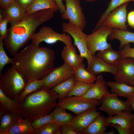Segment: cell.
<instances>
[{
	"label": "cell",
	"mask_w": 134,
	"mask_h": 134,
	"mask_svg": "<svg viewBox=\"0 0 134 134\" xmlns=\"http://www.w3.org/2000/svg\"><path fill=\"white\" fill-rule=\"evenodd\" d=\"M133 114L131 111L124 110L116 115L109 116L106 118V124H118L127 129L132 128Z\"/></svg>",
	"instance_id": "cell-20"
},
{
	"label": "cell",
	"mask_w": 134,
	"mask_h": 134,
	"mask_svg": "<svg viewBox=\"0 0 134 134\" xmlns=\"http://www.w3.org/2000/svg\"><path fill=\"white\" fill-rule=\"evenodd\" d=\"M118 96L113 93L104 95L101 99L100 105L97 109L106 112L110 116L116 115L124 110L132 111L128 102L120 100Z\"/></svg>",
	"instance_id": "cell-10"
},
{
	"label": "cell",
	"mask_w": 134,
	"mask_h": 134,
	"mask_svg": "<svg viewBox=\"0 0 134 134\" xmlns=\"http://www.w3.org/2000/svg\"><path fill=\"white\" fill-rule=\"evenodd\" d=\"M58 8L60 13L62 14L66 9V5L63 3V1L65 0H54Z\"/></svg>",
	"instance_id": "cell-43"
},
{
	"label": "cell",
	"mask_w": 134,
	"mask_h": 134,
	"mask_svg": "<svg viewBox=\"0 0 134 134\" xmlns=\"http://www.w3.org/2000/svg\"><path fill=\"white\" fill-rule=\"evenodd\" d=\"M61 55L64 63L74 69L83 63L84 59L83 57L76 54V48L72 44L65 46Z\"/></svg>",
	"instance_id": "cell-18"
},
{
	"label": "cell",
	"mask_w": 134,
	"mask_h": 134,
	"mask_svg": "<svg viewBox=\"0 0 134 134\" xmlns=\"http://www.w3.org/2000/svg\"><path fill=\"white\" fill-rule=\"evenodd\" d=\"M60 127L54 122H51L39 129L35 130L33 134H56Z\"/></svg>",
	"instance_id": "cell-34"
},
{
	"label": "cell",
	"mask_w": 134,
	"mask_h": 134,
	"mask_svg": "<svg viewBox=\"0 0 134 134\" xmlns=\"http://www.w3.org/2000/svg\"><path fill=\"white\" fill-rule=\"evenodd\" d=\"M126 100L129 103L132 111H134V94Z\"/></svg>",
	"instance_id": "cell-45"
},
{
	"label": "cell",
	"mask_w": 134,
	"mask_h": 134,
	"mask_svg": "<svg viewBox=\"0 0 134 134\" xmlns=\"http://www.w3.org/2000/svg\"><path fill=\"white\" fill-rule=\"evenodd\" d=\"M128 4V3L123 4L111 11L107 16L102 25L121 30H127L126 22Z\"/></svg>",
	"instance_id": "cell-12"
},
{
	"label": "cell",
	"mask_w": 134,
	"mask_h": 134,
	"mask_svg": "<svg viewBox=\"0 0 134 134\" xmlns=\"http://www.w3.org/2000/svg\"><path fill=\"white\" fill-rule=\"evenodd\" d=\"M119 52L123 59L127 58L134 59V48L131 47L129 44L126 45Z\"/></svg>",
	"instance_id": "cell-37"
},
{
	"label": "cell",
	"mask_w": 134,
	"mask_h": 134,
	"mask_svg": "<svg viewBox=\"0 0 134 134\" xmlns=\"http://www.w3.org/2000/svg\"><path fill=\"white\" fill-rule=\"evenodd\" d=\"M133 86H134V81L133 83Z\"/></svg>",
	"instance_id": "cell-49"
},
{
	"label": "cell",
	"mask_w": 134,
	"mask_h": 134,
	"mask_svg": "<svg viewBox=\"0 0 134 134\" xmlns=\"http://www.w3.org/2000/svg\"><path fill=\"white\" fill-rule=\"evenodd\" d=\"M130 1L134 2V0H110L107 7L100 16L92 32L95 31L100 27L107 16L111 11L122 4Z\"/></svg>",
	"instance_id": "cell-29"
},
{
	"label": "cell",
	"mask_w": 134,
	"mask_h": 134,
	"mask_svg": "<svg viewBox=\"0 0 134 134\" xmlns=\"http://www.w3.org/2000/svg\"><path fill=\"white\" fill-rule=\"evenodd\" d=\"M106 123V118L101 114L83 131L82 134H104L107 127Z\"/></svg>",
	"instance_id": "cell-21"
},
{
	"label": "cell",
	"mask_w": 134,
	"mask_h": 134,
	"mask_svg": "<svg viewBox=\"0 0 134 134\" xmlns=\"http://www.w3.org/2000/svg\"><path fill=\"white\" fill-rule=\"evenodd\" d=\"M112 127L116 129L119 134H134V129L133 128L127 129L117 124H110L107 126Z\"/></svg>",
	"instance_id": "cell-39"
},
{
	"label": "cell",
	"mask_w": 134,
	"mask_h": 134,
	"mask_svg": "<svg viewBox=\"0 0 134 134\" xmlns=\"http://www.w3.org/2000/svg\"><path fill=\"white\" fill-rule=\"evenodd\" d=\"M127 18L128 25L131 28H134V10L128 13Z\"/></svg>",
	"instance_id": "cell-42"
},
{
	"label": "cell",
	"mask_w": 134,
	"mask_h": 134,
	"mask_svg": "<svg viewBox=\"0 0 134 134\" xmlns=\"http://www.w3.org/2000/svg\"><path fill=\"white\" fill-rule=\"evenodd\" d=\"M44 86V79H32L28 81L26 86L22 93L16 99L18 103L27 95Z\"/></svg>",
	"instance_id": "cell-30"
},
{
	"label": "cell",
	"mask_w": 134,
	"mask_h": 134,
	"mask_svg": "<svg viewBox=\"0 0 134 134\" xmlns=\"http://www.w3.org/2000/svg\"><path fill=\"white\" fill-rule=\"evenodd\" d=\"M112 28L102 25L92 33L86 35L87 48L90 54L93 57L96 56V52L102 51L111 47L107 42V39L111 33Z\"/></svg>",
	"instance_id": "cell-6"
},
{
	"label": "cell",
	"mask_w": 134,
	"mask_h": 134,
	"mask_svg": "<svg viewBox=\"0 0 134 134\" xmlns=\"http://www.w3.org/2000/svg\"><path fill=\"white\" fill-rule=\"evenodd\" d=\"M85 66L83 63L74 68V77L75 81L93 84L95 81L97 77L85 68Z\"/></svg>",
	"instance_id": "cell-28"
},
{
	"label": "cell",
	"mask_w": 134,
	"mask_h": 134,
	"mask_svg": "<svg viewBox=\"0 0 134 134\" xmlns=\"http://www.w3.org/2000/svg\"><path fill=\"white\" fill-rule=\"evenodd\" d=\"M74 69L65 63L54 69L43 79L44 86L51 89L74 76Z\"/></svg>",
	"instance_id": "cell-11"
},
{
	"label": "cell",
	"mask_w": 134,
	"mask_h": 134,
	"mask_svg": "<svg viewBox=\"0 0 134 134\" xmlns=\"http://www.w3.org/2000/svg\"><path fill=\"white\" fill-rule=\"evenodd\" d=\"M34 130L31 122L22 117L5 134H33Z\"/></svg>",
	"instance_id": "cell-23"
},
{
	"label": "cell",
	"mask_w": 134,
	"mask_h": 134,
	"mask_svg": "<svg viewBox=\"0 0 134 134\" xmlns=\"http://www.w3.org/2000/svg\"><path fill=\"white\" fill-rule=\"evenodd\" d=\"M13 56L12 66L16 68L27 81L43 79L54 68V51L32 42Z\"/></svg>",
	"instance_id": "cell-1"
},
{
	"label": "cell",
	"mask_w": 134,
	"mask_h": 134,
	"mask_svg": "<svg viewBox=\"0 0 134 134\" xmlns=\"http://www.w3.org/2000/svg\"><path fill=\"white\" fill-rule=\"evenodd\" d=\"M85 0L89 2H91L94 1H95L96 0Z\"/></svg>",
	"instance_id": "cell-48"
},
{
	"label": "cell",
	"mask_w": 134,
	"mask_h": 134,
	"mask_svg": "<svg viewBox=\"0 0 134 134\" xmlns=\"http://www.w3.org/2000/svg\"><path fill=\"white\" fill-rule=\"evenodd\" d=\"M32 42L39 45L41 42L44 41L49 44L54 43L58 41L64 43L67 46L72 44L71 37L66 33L60 34L55 32L50 27L43 26L39 31L35 33L32 38Z\"/></svg>",
	"instance_id": "cell-8"
},
{
	"label": "cell",
	"mask_w": 134,
	"mask_h": 134,
	"mask_svg": "<svg viewBox=\"0 0 134 134\" xmlns=\"http://www.w3.org/2000/svg\"><path fill=\"white\" fill-rule=\"evenodd\" d=\"M107 86L110 89L111 93L118 96L127 98H130L134 94V86L126 83L116 81H108L106 82Z\"/></svg>",
	"instance_id": "cell-19"
},
{
	"label": "cell",
	"mask_w": 134,
	"mask_h": 134,
	"mask_svg": "<svg viewBox=\"0 0 134 134\" xmlns=\"http://www.w3.org/2000/svg\"><path fill=\"white\" fill-rule=\"evenodd\" d=\"M2 40L0 39V74L4 67L6 64L13 63V58L9 57L6 54L4 50Z\"/></svg>",
	"instance_id": "cell-36"
},
{
	"label": "cell",
	"mask_w": 134,
	"mask_h": 134,
	"mask_svg": "<svg viewBox=\"0 0 134 134\" xmlns=\"http://www.w3.org/2000/svg\"><path fill=\"white\" fill-rule=\"evenodd\" d=\"M108 38L111 40H118L120 43L119 47L121 49L127 44L134 43V33L113 28Z\"/></svg>",
	"instance_id": "cell-22"
},
{
	"label": "cell",
	"mask_w": 134,
	"mask_h": 134,
	"mask_svg": "<svg viewBox=\"0 0 134 134\" xmlns=\"http://www.w3.org/2000/svg\"><path fill=\"white\" fill-rule=\"evenodd\" d=\"M48 9H53L55 12L59 10L54 0H35L31 6L27 10V15Z\"/></svg>",
	"instance_id": "cell-27"
},
{
	"label": "cell",
	"mask_w": 134,
	"mask_h": 134,
	"mask_svg": "<svg viewBox=\"0 0 134 134\" xmlns=\"http://www.w3.org/2000/svg\"><path fill=\"white\" fill-rule=\"evenodd\" d=\"M62 134H79L69 125L61 126Z\"/></svg>",
	"instance_id": "cell-41"
},
{
	"label": "cell",
	"mask_w": 134,
	"mask_h": 134,
	"mask_svg": "<svg viewBox=\"0 0 134 134\" xmlns=\"http://www.w3.org/2000/svg\"><path fill=\"white\" fill-rule=\"evenodd\" d=\"M22 7L27 10L33 4L35 0H15Z\"/></svg>",
	"instance_id": "cell-40"
},
{
	"label": "cell",
	"mask_w": 134,
	"mask_h": 134,
	"mask_svg": "<svg viewBox=\"0 0 134 134\" xmlns=\"http://www.w3.org/2000/svg\"><path fill=\"white\" fill-rule=\"evenodd\" d=\"M14 0H0V7L3 9L9 3Z\"/></svg>",
	"instance_id": "cell-44"
},
{
	"label": "cell",
	"mask_w": 134,
	"mask_h": 134,
	"mask_svg": "<svg viewBox=\"0 0 134 134\" xmlns=\"http://www.w3.org/2000/svg\"><path fill=\"white\" fill-rule=\"evenodd\" d=\"M66 110L58 105L55 107L52 111L53 122L61 126L69 125L75 116L67 112Z\"/></svg>",
	"instance_id": "cell-26"
},
{
	"label": "cell",
	"mask_w": 134,
	"mask_h": 134,
	"mask_svg": "<svg viewBox=\"0 0 134 134\" xmlns=\"http://www.w3.org/2000/svg\"><path fill=\"white\" fill-rule=\"evenodd\" d=\"M115 133L113 130H111L109 132L107 133L105 132L104 134H114Z\"/></svg>",
	"instance_id": "cell-46"
},
{
	"label": "cell",
	"mask_w": 134,
	"mask_h": 134,
	"mask_svg": "<svg viewBox=\"0 0 134 134\" xmlns=\"http://www.w3.org/2000/svg\"><path fill=\"white\" fill-rule=\"evenodd\" d=\"M9 21L8 18L4 17L0 20V39L3 40L6 34L7 25Z\"/></svg>",
	"instance_id": "cell-38"
},
{
	"label": "cell",
	"mask_w": 134,
	"mask_h": 134,
	"mask_svg": "<svg viewBox=\"0 0 134 134\" xmlns=\"http://www.w3.org/2000/svg\"><path fill=\"white\" fill-rule=\"evenodd\" d=\"M97 110L96 108H91L77 115L69 125L79 134H82L83 131L95 118L101 114V112Z\"/></svg>",
	"instance_id": "cell-14"
},
{
	"label": "cell",
	"mask_w": 134,
	"mask_h": 134,
	"mask_svg": "<svg viewBox=\"0 0 134 134\" xmlns=\"http://www.w3.org/2000/svg\"><path fill=\"white\" fill-rule=\"evenodd\" d=\"M59 95L44 86L27 95L19 101L17 111L23 118L32 122L53 111L58 105Z\"/></svg>",
	"instance_id": "cell-3"
},
{
	"label": "cell",
	"mask_w": 134,
	"mask_h": 134,
	"mask_svg": "<svg viewBox=\"0 0 134 134\" xmlns=\"http://www.w3.org/2000/svg\"><path fill=\"white\" fill-rule=\"evenodd\" d=\"M80 0H65L66 9L61 16L63 19L68 20L69 23L83 31L86 26V21Z\"/></svg>",
	"instance_id": "cell-9"
},
{
	"label": "cell",
	"mask_w": 134,
	"mask_h": 134,
	"mask_svg": "<svg viewBox=\"0 0 134 134\" xmlns=\"http://www.w3.org/2000/svg\"><path fill=\"white\" fill-rule=\"evenodd\" d=\"M53 119L52 111L42 116L31 122L32 127L35 130L39 129L47 124L53 122Z\"/></svg>",
	"instance_id": "cell-35"
},
{
	"label": "cell",
	"mask_w": 134,
	"mask_h": 134,
	"mask_svg": "<svg viewBox=\"0 0 134 134\" xmlns=\"http://www.w3.org/2000/svg\"><path fill=\"white\" fill-rule=\"evenodd\" d=\"M114 76L115 81L133 86L134 81V59L127 58L123 59L117 65Z\"/></svg>",
	"instance_id": "cell-13"
},
{
	"label": "cell",
	"mask_w": 134,
	"mask_h": 134,
	"mask_svg": "<svg viewBox=\"0 0 134 134\" xmlns=\"http://www.w3.org/2000/svg\"><path fill=\"white\" fill-rule=\"evenodd\" d=\"M97 57L109 64L117 66L123 59L119 51L113 50L112 47L102 51H98Z\"/></svg>",
	"instance_id": "cell-24"
},
{
	"label": "cell",
	"mask_w": 134,
	"mask_h": 134,
	"mask_svg": "<svg viewBox=\"0 0 134 134\" xmlns=\"http://www.w3.org/2000/svg\"><path fill=\"white\" fill-rule=\"evenodd\" d=\"M63 31L67 33L73 38L74 45L79 50L80 55L87 60L88 67L89 68L93 62V57L90 53L86 41V35L79 28L69 23L62 24Z\"/></svg>",
	"instance_id": "cell-7"
},
{
	"label": "cell",
	"mask_w": 134,
	"mask_h": 134,
	"mask_svg": "<svg viewBox=\"0 0 134 134\" xmlns=\"http://www.w3.org/2000/svg\"><path fill=\"white\" fill-rule=\"evenodd\" d=\"M106 82L102 74L97 77L95 82L83 97L89 99L100 100L104 95L109 94L107 89Z\"/></svg>",
	"instance_id": "cell-16"
},
{
	"label": "cell",
	"mask_w": 134,
	"mask_h": 134,
	"mask_svg": "<svg viewBox=\"0 0 134 134\" xmlns=\"http://www.w3.org/2000/svg\"><path fill=\"white\" fill-rule=\"evenodd\" d=\"M0 76V89L11 99H17L24 90L27 81L12 66L7 68Z\"/></svg>",
	"instance_id": "cell-4"
},
{
	"label": "cell",
	"mask_w": 134,
	"mask_h": 134,
	"mask_svg": "<svg viewBox=\"0 0 134 134\" xmlns=\"http://www.w3.org/2000/svg\"><path fill=\"white\" fill-rule=\"evenodd\" d=\"M22 117L17 112L13 113L5 112L0 116V134H5L19 119Z\"/></svg>",
	"instance_id": "cell-25"
},
{
	"label": "cell",
	"mask_w": 134,
	"mask_h": 134,
	"mask_svg": "<svg viewBox=\"0 0 134 134\" xmlns=\"http://www.w3.org/2000/svg\"><path fill=\"white\" fill-rule=\"evenodd\" d=\"M94 84H89L80 81H75L74 87L67 94L66 97L83 96Z\"/></svg>",
	"instance_id": "cell-33"
},
{
	"label": "cell",
	"mask_w": 134,
	"mask_h": 134,
	"mask_svg": "<svg viewBox=\"0 0 134 134\" xmlns=\"http://www.w3.org/2000/svg\"><path fill=\"white\" fill-rule=\"evenodd\" d=\"M117 69V66L107 63L100 58L95 56L93 57L92 63L87 70L96 76L102 72L109 73L114 76Z\"/></svg>",
	"instance_id": "cell-17"
},
{
	"label": "cell",
	"mask_w": 134,
	"mask_h": 134,
	"mask_svg": "<svg viewBox=\"0 0 134 134\" xmlns=\"http://www.w3.org/2000/svg\"><path fill=\"white\" fill-rule=\"evenodd\" d=\"M132 127L134 129V113L133 114Z\"/></svg>",
	"instance_id": "cell-47"
},
{
	"label": "cell",
	"mask_w": 134,
	"mask_h": 134,
	"mask_svg": "<svg viewBox=\"0 0 134 134\" xmlns=\"http://www.w3.org/2000/svg\"><path fill=\"white\" fill-rule=\"evenodd\" d=\"M58 105L78 115L90 109L100 105V100L87 99L83 97L71 96L59 98Z\"/></svg>",
	"instance_id": "cell-5"
},
{
	"label": "cell",
	"mask_w": 134,
	"mask_h": 134,
	"mask_svg": "<svg viewBox=\"0 0 134 134\" xmlns=\"http://www.w3.org/2000/svg\"><path fill=\"white\" fill-rule=\"evenodd\" d=\"M0 103L1 106L6 112H17L18 103L16 99H12L6 96L0 89Z\"/></svg>",
	"instance_id": "cell-32"
},
{
	"label": "cell",
	"mask_w": 134,
	"mask_h": 134,
	"mask_svg": "<svg viewBox=\"0 0 134 134\" xmlns=\"http://www.w3.org/2000/svg\"><path fill=\"white\" fill-rule=\"evenodd\" d=\"M75 81L74 76H73L56 86L52 89L59 95V98L65 97L73 88Z\"/></svg>",
	"instance_id": "cell-31"
},
{
	"label": "cell",
	"mask_w": 134,
	"mask_h": 134,
	"mask_svg": "<svg viewBox=\"0 0 134 134\" xmlns=\"http://www.w3.org/2000/svg\"><path fill=\"white\" fill-rule=\"evenodd\" d=\"M2 11L11 25L21 21L27 15V10L21 7L15 0L9 3Z\"/></svg>",
	"instance_id": "cell-15"
},
{
	"label": "cell",
	"mask_w": 134,
	"mask_h": 134,
	"mask_svg": "<svg viewBox=\"0 0 134 134\" xmlns=\"http://www.w3.org/2000/svg\"><path fill=\"white\" fill-rule=\"evenodd\" d=\"M48 9L27 15L21 21L11 25L3 39L4 47L14 56L31 39L39 26L52 18L55 13Z\"/></svg>",
	"instance_id": "cell-2"
}]
</instances>
